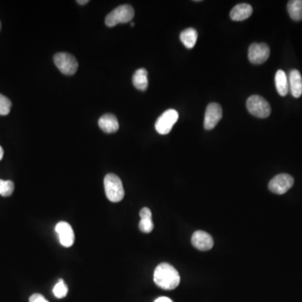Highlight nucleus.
I'll return each instance as SVG.
<instances>
[{
    "mask_svg": "<svg viewBox=\"0 0 302 302\" xmlns=\"http://www.w3.org/2000/svg\"><path fill=\"white\" fill-rule=\"evenodd\" d=\"M154 281L164 290H174L178 286L181 278L178 271L168 263H161L154 272Z\"/></svg>",
    "mask_w": 302,
    "mask_h": 302,
    "instance_id": "f257e3e1",
    "label": "nucleus"
},
{
    "mask_svg": "<svg viewBox=\"0 0 302 302\" xmlns=\"http://www.w3.org/2000/svg\"><path fill=\"white\" fill-rule=\"evenodd\" d=\"M104 189L107 198L112 203H119L124 196V189L121 179L115 174H108L104 178Z\"/></svg>",
    "mask_w": 302,
    "mask_h": 302,
    "instance_id": "f03ea898",
    "label": "nucleus"
},
{
    "mask_svg": "<svg viewBox=\"0 0 302 302\" xmlns=\"http://www.w3.org/2000/svg\"><path fill=\"white\" fill-rule=\"evenodd\" d=\"M134 16V8L131 5H120L107 15L105 24L109 27H114L119 24H125L131 21Z\"/></svg>",
    "mask_w": 302,
    "mask_h": 302,
    "instance_id": "7ed1b4c3",
    "label": "nucleus"
},
{
    "mask_svg": "<svg viewBox=\"0 0 302 302\" xmlns=\"http://www.w3.org/2000/svg\"><path fill=\"white\" fill-rule=\"evenodd\" d=\"M247 109L254 116L265 119L271 114V108L269 103L259 95H253L248 97L246 103Z\"/></svg>",
    "mask_w": 302,
    "mask_h": 302,
    "instance_id": "20e7f679",
    "label": "nucleus"
},
{
    "mask_svg": "<svg viewBox=\"0 0 302 302\" xmlns=\"http://www.w3.org/2000/svg\"><path fill=\"white\" fill-rule=\"evenodd\" d=\"M54 62L60 72L67 76H72L77 72L78 62L72 55L60 52L54 56Z\"/></svg>",
    "mask_w": 302,
    "mask_h": 302,
    "instance_id": "39448f33",
    "label": "nucleus"
},
{
    "mask_svg": "<svg viewBox=\"0 0 302 302\" xmlns=\"http://www.w3.org/2000/svg\"><path fill=\"white\" fill-rule=\"evenodd\" d=\"M179 119V114L175 109H168L159 117L156 123V131L159 134H167L171 131Z\"/></svg>",
    "mask_w": 302,
    "mask_h": 302,
    "instance_id": "423d86ee",
    "label": "nucleus"
},
{
    "mask_svg": "<svg viewBox=\"0 0 302 302\" xmlns=\"http://www.w3.org/2000/svg\"><path fill=\"white\" fill-rule=\"evenodd\" d=\"M294 185V178L288 174H280L275 176L269 183V189L273 193L282 195L287 192Z\"/></svg>",
    "mask_w": 302,
    "mask_h": 302,
    "instance_id": "0eeeda50",
    "label": "nucleus"
},
{
    "mask_svg": "<svg viewBox=\"0 0 302 302\" xmlns=\"http://www.w3.org/2000/svg\"><path fill=\"white\" fill-rule=\"evenodd\" d=\"M270 50L265 43H253L248 48V60L253 64H262L270 57Z\"/></svg>",
    "mask_w": 302,
    "mask_h": 302,
    "instance_id": "6e6552de",
    "label": "nucleus"
},
{
    "mask_svg": "<svg viewBox=\"0 0 302 302\" xmlns=\"http://www.w3.org/2000/svg\"><path fill=\"white\" fill-rule=\"evenodd\" d=\"M223 117L222 107L216 103L208 104L206 109L205 118H204V128L207 130H212L214 129L218 122L220 121Z\"/></svg>",
    "mask_w": 302,
    "mask_h": 302,
    "instance_id": "1a4fd4ad",
    "label": "nucleus"
},
{
    "mask_svg": "<svg viewBox=\"0 0 302 302\" xmlns=\"http://www.w3.org/2000/svg\"><path fill=\"white\" fill-rule=\"evenodd\" d=\"M57 232L60 243L63 247L70 248L73 245L75 242V234L72 226L67 222H60L56 225Z\"/></svg>",
    "mask_w": 302,
    "mask_h": 302,
    "instance_id": "9d476101",
    "label": "nucleus"
},
{
    "mask_svg": "<svg viewBox=\"0 0 302 302\" xmlns=\"http://www.w3.org/2000/svg\"><path fill=\"white\" fill-rule=\"evenodd\" d=\"M191 243L199 250L208 251L213 248V239L209 233L204 231H196L192 234Z\"/></svg>",
    "mask_w": 302,
    "mask_h": 302,
    "instance_id": "9b49d317",
    "label": "nucleus"
},
{
    "mask_svg": "<svg viewBox=\"0 0 302 302\" xmlns=\"http://www.w3.org/2000/svg\"><path fill=\"white\" fill-rule=\"evenodd\" d=\"M100 129L107 134H112L118 131L119 124L116 116L112 114H104L98 120Z\"/></svg>",
    "mask_w": 302,
    "mask_h": 302,
    "instance_id": "f8f14e48",
    "label": "nucleus"
},
{
    "mask_svg": "<svg viewBox=\"0 0 302 302\" xmlns=\"http://www.w3.org/2000/svg\"><path fill=\"white\" fill-rule=\"evenodd\" d=\"M253 14V8L248 4H238L232 9L230 18L234 21H242L250 17Z\"/></svg>",
    "mask_w": 302,
    "mask_h": 302,
    "instance_id": "ddd939ff",
    "label": "nucleus"
},
{
    "mask_svg": "<svg viewBox=\"0 0 302 302\" xmlns=\"http://www.w3.org/2000/svg\"><path fill=\"white\" fill-rule=\"evenodd\" d=\"M289 87L293 97H300L302 95V77L298 70L290 71L289 76Z\"/></svg>",
    "mask_w": 302,
    "mask_h": 302,
    "instance_id": "4468645a",
    "label": "nucleus"
},
{
    "mask_svg": "<svg viewBox=\"0 0 302 302\" xmlns=\"http://www.w3.org/2000/svg\"><path fill=\"white\" fill-rule=\"evenodd\" d=\"M275 81L278 93L282 97L286 96L289 92V81L286 73L282 70H279L275 74Z\"/></svg>",
    "mask_w": 302,
    "mask_h": 302,
    "instance_id": "2eb2a0df",
    "label": "nucleus"
},
{
    "mask_svg": "<svg viewBox=\"0 0 302 302\" xmlns=\"http://www.w3.org/2000/svg\"><path fill=\"white\" fill-rule=\"evenodd\" d=\"M133 84L139 91H145L148 88V72L146 69L140 68L134 72L133 76Z\"/></svg>",
    "mask_w": 302,
    "mask_h": 302,
    "instance_id": "dca6fc26",
    "label": "nucleus"
},
{
    "mask_svg": "<svg viewBox=\"0 0 302 302\" xmlns=\"http://www.w3.org/2000/svg\"><path fill=\"white\" fill-rule=\"evenodd\" d=\"M197 32L193 28H188L183 30L180 35V40L187 49H192L197 40Z\"/></svg>",
    "mask_w": 302,
    "mask_h": 302,
    "instance_id": "f3484780",
    "label": "nucleus"
},
{
    "mask_svg": "<svg viewBox=\"0 0 302 302\" xmlns=\"http://www.w3.org/2000/svg\"><path fill=\"white\" fill-rule=\"evenodd\" d=\"M290 18L295 21L302 20V0H291L287 5Z\"/></svg>",
    "mask_w": 302,
    "mask_h": 302,
    "instance_id": "a211bd4d",
    "label": "nucleus"
},
{
    "mask_svg": "<svg viewBox=\"0 0 302 302\" xmlns=\"http://www.w3.org/2000/svg\"><path fill=\"white\" fill-rule=\"evenodd\" d=\"M67 292H68L67 285L65 284L62 279H60L53 288V294L58 299H62L67 296Z\"/></svg>",
    "mask_w": 302,
    "mask_h": 302,
    "instance_id": "6ab92c4d",
    "label": "nucleus"
},
{
    "mask_svg": "<svg viewBox=\"0 0 302 302\" xmlns=\"http://www.w3.org/2000/svg\"><path fill=\"white\" fill-rule=\"evenodd\" d=\"M15 190V184L11 181L0 180V196H10Z\"/></svg>",
    "mask_w": 302,
    "mask_h": 302,
    "instance_id": "aec40b11",
    "label": "nucleus"
},
{
    "mask_svg": "<svg viewBox=\"0 0 302 302\" xmlns=\"http://www.w3.org/2000/svg\"><path fill=\"white\" fill-rule=\"evenodd\" d=\"M12 103L7 97L0 93V115L5 116L10 114Z\"/></svg>",
    "mask_w": 302,
    "mask_h": 302,
    "instance_id": "412c9836",
    "label": "nucleus"
},
{
    "mask_svg": "<svg viewBox=\"0 0 302 302\" xmlns=\"http://www.w3.org/2000/svg\"><path fill=\"white\" fill-rule=\"evenodd\" d=\"M139 228L143 233H150L154 229V223L152 218H140Z\"/></svg>",
    "mask_w": 302,
    "mask_h": 302,
    "instance_id": "4be33fe9",
    "label": "nucleus"
},
{
    "mask_svg": "<svg viewBox=\"0 0 302 302\" xmlns=\"http://www.w3.org/2000/svg\"><path fill=\"white\" fill-rule=\"evenodd\" d=\"M29 302H49L41 294L35 293L33 294L29 299Z\"/></svg>",
    "mask_w": 302,
    "mask_h": 302,
    "instance_id": "5701e85b",
    "label": "nucleus"
},
{
    "mask_svg": "<svg viewBox=\"0 0 302 302\" xmlns=\"http://www.w3.org/2000/svg\"><path fill=\"white\" fill-rule=\"evenodd\" d=\"M139 216H140V218H152L150 209L148 208H142L139 213Z\"/></svg>",
    "mask_w": 302,
    "mask_h": 302,
    "instance_id": "b1692460",
    "label": "nucleus"
},
{
    "mask_svg": "<svg viewBox=\"0 0 302 302\" xmlns=\"http://www.w3.org/2000/svg\"><path fill=\"white\" fill-rule=\"evenodd\" d=\"M154 302H172V300L170 298L162 296V297L157 298Z\"/></svg>",
    "mask_w": 302,
    "mask_h": 302,
    "instance_id": "393cba45",
    "label": "nucleus"
},
{
    "mask_svg": "<svg viewBox=\"0 0 302 302\" xmlns=\"http://www.w3.org/2000/svg\"><path fill=\"white\" fill-rule=\"evenodd\" d=\"M77 3H78V4H79V5H86V4H87V3L89 2V1H88V0H78V1H77Z\"/></svg>",
    "mask_w": 302,
    "mask_h": 302,
    "instance_id": "a878e982",
    "label": "nucleus"
},
{
    "mask_svg": "<svg viewBox=\"0 0 302 302\" xmlns=\"http://www.w3.org/2000/svg\"><path fill=\"white\" fill-rule=\"evenodd\" d=\"M3 156H4V149H3L2 147L0 146V161L2 160Z\"/></svg>",
    "mask_w": 302,
    "mask_h": 302,
    "instance_id": "bb28decb",
    "label": "nucleus"
},
{
    "mask_svg": "<svg viewBox=\"0 0 302 302\" xmlns=\"http://www.w3.org/2000/svg\"><path fill=\"white\" fill-rule=\"evenodd\" d=\"M131 26H134V23H131Z\"/></svg>",
    "mask_w": 302,
    "mask_h": 302,
    "instance_id": "cd10ccee",
    "label": "nucleus"
},
{
    "mask_svg": "<svg viewBox=\"0 0 302 302\" xmlns=\"http://www.w3.org/2000/svg\"><path fill=\"white\" fill-rule=\"evenodd\" d=\"M0 30H1V22H0Z\"/></svg>",
    "mask_w": 302,
    "mask_h": 302,
    "instance_id": "c85d7f7f",
    "label": "nucleus"
}]
</instances>
